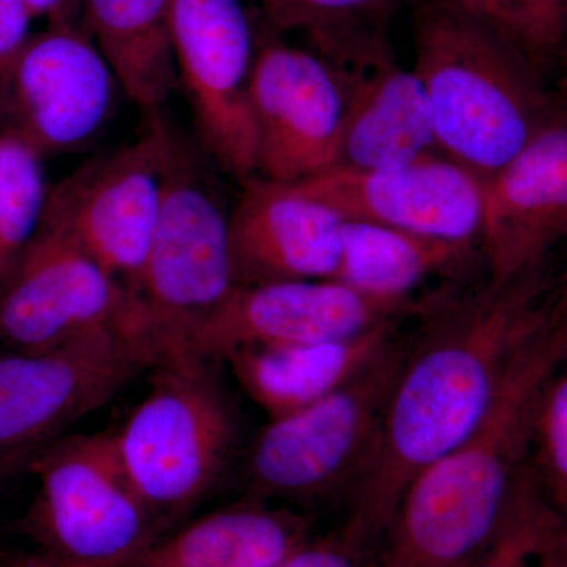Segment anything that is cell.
Here are the masks:
<instances>
[{
  "label": "cell",
  "mask_w": 567,
  "mask_h": 567,
  "mask_svg": "<svg viewBox=\"0 0 567 567\" xmlns=\"http://www.w3.org/2000/svg\"><path fill=\"white\" fill-rule=\"evenodd\" d=\"M544 271L450 297L406 341L371 458L353 484L341 539L385 536L406 487L480 427L511 364L554 316Z\"/></svg>",
  "instance_id": "cell-1"
},
{
  "label": "cell",
  "mask_w": 567,
  "mask_h": 567,
  "mask_svg": "<svg viewBox=\"0 0 567 567\" xmlns=\"http://www.w3.org/2000/svg\"><path fill=\"white\" fill-rule=\"evenodd\" d=\"M565 364L567 324L555 308L480 427L406 487L377 567H458L486 547L527 465L540 391Z\"/></svg>",
  "instance_id": "cell-2"
},
{
  "label": "cell",
  "mask_w": 567,
  "mask_h": 567,
  "mask_svg": "<svg viewBox=\"0 0 567 567\" xmlns=\"http://www.w3.org/2000/svg\"><path fill=\"white\" fill-rule=\"evenodd\" d=\"M413 52L440 153L483 183L516 158L557 107L558 95L527 52L453 7L420 0Z\"/></svg>",
  "instance_id": "cell-3"
},
{
  "label": "cell",
  "mask_w": 567,
  "mask_h": 567,
  "mask_svg": "<svg viewBox=\"0 0 567 567\" xmlns=\"http://www.w3.org/2000/svg\"><path fill=\"white\" fill-rule=\"evenodd\" d=\"M235 287L229 213L181 145L147 262L126 293L118 327L152 368L189 357L194 334Z\"/></svg>",
  "instance_id": "cell-4"
},
{
  "label": "cell",
  "mask_w": 567,
  "mask_h": 567,
  "mask_svg": "<svg viewBox=\"0 0 567 567\" xmlns=\"http://www.w3.org/2000/svg\"><path fill=\"white\" fill-rule=\"evenodd\" d=\"M151 386L114 434L133 491L162 528L221 477L237 417L213 363L174 358L152 368Z\"/></svg>",
  "instance_id": "cell-5"
},
{
  "label": "cell",
  "mask_w": 567,
  "mask_h": 567,
  "mask_svg": "<svg viewBox=\"0 0 567 567\" xmlns=\"http://www.w3.org/2000/svg\"><path fill=\"white\" fill-rule=\"evenodd\" d=\"M28 470L39 492L22 528L44 557L128 567L158 539L162 528L123 472L112 431L59 436Z\"/></svg>",
  "instance_id": "cell-6"
},
{
  "label": "cell",
  "mask_w": 567,
  "mask_h": 567,
  "mask_svg": "<svg viewBox=\"0 0 567 567\" xmlns=\"http://www.w3.org/2000/svg\"><path fill=\"white\" fill-rule=\"evenodd\" d=\"M156 112L140 140L89 159L50 189L41 221L69 234L126 293L147 262L181 147Z\"/></svg>",
  "instance_id": "cell-7"
},
{
  "label": "cell",
  "mask_w": 567,
  "mask_h": 567,
  "mask_svg": "<svg viewBox=\"0 0 567 567\" xmlns=\"http://www.w3.org/2000/svg\"><path fill=\"white\" fill-rule=\"evenodd\" d=\"M406 341L334 393L271 417L245 458L248 498L311 499L353 476L371 458Z\"/></svg>",
  "instance_id": "cell-8"
},
{
  "label": "cell",
  "mask_w": 567,
  "mask_h": 567,
  "mask_svg": "<svg viewBox=\"0 0 567 567\" xmlns=\"http://www.w3.org/2000/svg\"><path fill=\"white\" fill-rule=\"evenodd\" d=\"M151 368L118 324L51 349L0 352V451L54 442Z\"/></svg>",
  "instance_id": "cell-9"
},
{
  "label": "cell",
  "mask_w": 567,
  "mask_h": 567,
  "mask_svg": "<svg viewBox=\"0 0 567 567\" xmlns=\"http://www.w3.org/2000/svg\"><path fill=\"white\" fill-rule=\"evenodd\" d=\"M178 80L204 147L238 181L256 171L251 76L256 43L240 0H174Z\"/></svg>",
  "instance_id": "cell-10"
},
{
  "label": "cell",
  "mask_w": 567,
  "mask_h": 567,
  "mask_svg": "<svg viewBox=\"0 0 567 567\" xmlns=\"http://www.w3.org/2000/svg\"><path fill=\"white\" fill-rule=\"evenodd\" d=\"M346 110L344 78L331 63L281 40L260 44L251 76L254 175L300 183L334 169Z\"/></svg>",
  "instance_id": "cell-11"
},
{
  "label": "cell",
  "mask_w": 567,
  "mask_h": 567,
  "mask_svg": "<svg viewBox=\"0 0 567 567\" xmlns=\"http://www.w3.org/2000/svg\"><path fill=\"white\" fill-rule=\"evenodd\" d=\"M10 130L43 155L87 147L111 121L117 78L87 32L55 22L0 70Z\"/></svg>",
  "instance_id": "cell-12"
},
{
  "label": "cell",
  "mask_w": 567,
  "mask_h": 567,
  "mask_svg": "<svg viewBox=\"0 0 567 567\" xmlns=\"http://www.w3.org/2000/svg\"><path fill=\"white\" fill-rule=\"evenodd\" d=\"M435 308L385 303L334 279L235 287L194 334L188 354L215 363L248 347L342 341Z\"/></svg>",
  "instance_id": "cell-13"
},
{
  "label": "cell",
  "mask_w": 567,
  "mask_h": 567,
  "mask_svg": "<svg viewBox=\"0 0 567 567\" xmlns=\"http://www.w3.org/2000/svg\"><path fill=\"white\" fill-rule=\"evenodd\" d=\"M125 289L69 234L41 223L0 281V352L44 350L121 323Z\"/></svg>",
  "instance_id": "cell-14"
},
{
  "label": "cell",
  "mask_w": 567,
  "mask_h": 567,
  "mask_svg": "<svg viewBox=\"0 0 567 567\" xmlns=\"http://www.w3.org/2000/svg\"><path fill=\"white\" fill-rule=\"evenodd\" d=\"M298 185L344 221L481 248L484 183L442 153L394 169L338 166Z\"/></svg>",
  "instance_id": "cell-15"
},
{
  "label": "cell",
  "mask_w": 567,
  "mask_h": 567,
  "mask_svg": "<svg viewBox=\"0 0 567 567\" xmlns=\"http://www.w3.org/2000/svg\"><path fill=\"white\" fill-rule=\"evenodd\" d=\"M567 238V103L516 158L484 182L481 254L487 281H517L544 271L551 249Z\"/></svg>",
  "instance_id": "cell-16"
},
{
  "label": "cell",
  "mask_w": 567,
  "mask_h": 567,
  "mask_svg": "<svg viewBox=\"0 0 567 567\" xmlns=\"http://www.w3.org/2000/svg\"><path fill=\"white\" fill-rule=\"evenodd\" d=\"M229 213L237 287L336 279L344 219L298 183L252 175Z\"/></svg>",
  "instance_id": "cell-17"
},
{
  "label": "cell",
  "mask_w": 567,
  "mask_h": 567,
  "mask_svg": "<svg viewBox=\"0 0 567 567\" xmlns=\"http://www.w3.org/2000/svg\"><path fill=\"white\" fill-rule=\"evenodd\" d=\"M338 71L347 92L338 166L394 169L440 153L423 84L413 69L399 63L390 41Z\"/></svg>",
  "instance_id": "cell-18"
},
{
  "label": "cell",
  "mask_w": 567,
  "mask_h": 567,
  "mask_svg": "<svg viewBox=\"0 0 567 567\" xmlns=\"http://www.w3.org/2000/svg\"><path fill=\"white\" fill-rule=\"evenodd\" d=\"M395 327L342 341L248 347L227 354L224 363L271 420L315 404L363 374L398 344Z\"/></svg>",
  "instance_id": "cell-19"
},
{
  "label": "cell",
  "mask_w": 567,
  "mask_h": 567,
  "mask_svg": "<svg viewBox=\"0 0 567 567\" xmlns=\"http://www.w3.org/2000/svg\"><path fill=\"white\" fill-rule=\"evenodd\" d=\"M309 540L301 514L248 498L159 536L128 567H276Z\"/></svg>",
  "instance_id": "cell-20"
},
{
  "label": "cell",
  "mask_w": 567,
  "mask_h": 567,
  "mask_svg": "<svg viewBox=\"0 0 567 567\" xmlns=\"http://www.w3.org/2000/svg\"><path fill=\"white\" fill-rule=\"evenodd\" d=\"M481 248L361 221H344L334 281L385 303L431 308L450 295H420L435 278L464 274ZM483 256V254H481Z\"/></svg>",
  "instance_id": "cell-21"
},
{
  "label": "cell",
  "mask_w": 567,
  "mask_h": 567,
  "mask_svg": "<svg viewBox=\"0 0 567 567\" xmlns=\"http://www.w3.org/2000/svg\"><path fill=\"white\" fill-rule=\"evenodd\" d=\"M85 32L121 89L155 112L181 85L173 44L174 0H81Z\"/></svg>",
  "instance_id": "cell-22"
},
{
  "label": "cell",
  "mask_w": 567,
  "mask_h": 567,
  "mask_svg": "<svg viewBox=\"0 0 567 567\" xmlns=\"http://www.w3.org/2000/svg\"><path fill=\"white\" fill-rule=\"evenodd\" d=\"M398 0H262L265 18L276 32L303 33L323 61L344 65L377 40Z\"/></svg>",
  "instance_id": "cell-23"
},
{
  "label": "cell",
  "mask_w": 567,
  "mask_h": 567,
  "mask_svg": "<svg viewBox=\"0 0 567 567\" xmlns=\"http://www.w3.org/2000/svg\"><path fill=\"white\" fill-rule=\"evenodd\" d=\"M566 533L565 517L527 462L518 473L498 527L468 567H559Z\"/></svg>",
  "instance_id": "cell-24"
},
{
  "label": "cell",
  "mask_w": 567,
  "mask_h": 567,
  "mask_svg": "<svg viewBox=\"0 0 567 567\" xmlns=\"http://www.w3.org/2000/svg\"><path fill=\"white\" fill-rule=\"evenodd\" d=\"M48 194L40 153L13 130L0 133V281L39 233Z\"/></svg>",
  "instance_id": "cell-25"
},
{
  "label": "cell",
  "mask_w": 567,
  "mask_h": 567,
  "mask_svg": "<svg viewBox=\"0 0 567 567\" xmlns=\"http://www.w3.org/2000/svg\"><path fill=\"white\" fill-rule=\"evenodd\" d=\"M528 464L567 524V364L537 399Z\"/></svg>",
  "instance_id": "cell-26"
},
{
  "label": "cell",
  "mask_w": 567,
  "mask_h": 567,
  "mask_svg": "<svg viewBox=\"0 0 567 567\" xmlns=\"http://www.w3.org/2000/svg\"><path fill=\"white\" fill-rule=\"evenodd\" d=\"M533 61L544 69L557 58L565 0H516Z\"/></svg>",
  "instance_id": "cell-27"
},
{
  "label": "cell",
  "mask_w": 567,
  "mask_h": 567,
  "mask_svg": "<svg viewBox=\"0 0 567 567\" xmlns=\"http://www.w3.org/2000/svg\"><path fill=\"white\" fill-rule=\"evenodd\" d=\"M429 2L453 7V9L464 11L466 14H472V17L477 18V20L487 22L488 25H492V28L496 29L499 33H503L507 39L513 40L520 50L527 52L529 59L533 61L532 54H529L528 51L524 22H522L520 13H518L516 0H429Z\"/></svg>",
  "instance_id": "cell-28"
},
{
  "label": "cell",
  "mask_w": 567,
  "mask_h": 567,
  "mask_svg": "<svg viewBox=\"0 0 567 567\" xmlns=\"http://www.w3.org/2000/svg\"><path fill=\"white\" fill-rule=\"evenodd\" d=\"M276 567H368L363 548L352 546L344 539H328L323 543L309 540Z\"/></svg>",
  "instance_id": "cell-29"
},
{
  "label": "cell",
  "mask_w": 567,
  "mask_h": 567,
  "mask_svg": "<svg viewBox=\"0 0 567 567\" xmlns=\"http://www.w3.org/2000/svg\"><path fill=\"white\" fill-rule=\"evenodd\" d=\"M32 18L25 0H0V70L13 61L29 40Z\"/></svg>",
  "instance_id": "cell-30"
},
{
  "label": "cell",
  "mask_w": 567,
  "mask_h": 567,
  "mask_svg": "<svg viewBox=\"0 0 567 567\" xmlns=\"http://www.w3.org/2000/svg\"><path fill=\"white\" fill-rule=\"evenodd\" d=\"M32 17L50 18L55 22H69L71 10L80 6L81 0H25Z\"/></svg>",
  "instance_id": "cell-31"
},
{
  "label": "cell",
  "mask_w": 567,
  "mask_h": 567,
  "mask_svg": "<svg viewBox=\"0 0 567 567\" xmlns=\"http://www.w3.org/2000/svg\"><path fill=\"white\" fill-rule=\"evenodd\" d=\"M43 447V446H41ZM41 447H32V450L0 451V486L18 473L29 468L32 457L41 450Z\"/></svg>",
  "instance_id": "cell-32"
},
{
  "label": "cell",
  "mask_w": 567,
  "mask_h": 567,
  "mask_svg": "<svg viewBox=\"0 0 567 567\" xmlns=\"http://www.w3.org/2000/svg\"><path fill=\"white\" fill-rule=\"evenodd\" d=\"M0 567H115V566H82V565H70V563L58 561V559H52L44 557V555L39 554H29V555H20V557H13L10 559H6Z\"/></svg>",
  "instance_id": "cell-33"
},
{
  "label": "cell",
  "mask_w": 567,
  "mask_h": 567,
  "mask_svg": "<svg viewBox=\"0 0 567 567\" xmlns=\"http://www.w3.org/2000/svg\"><path fill=\"white\" fill-rule=\"evenodd\" d=\"M555 306H557L558 315L561 316V319L567 323V264L561 282H559L557 297H555Z\"/></svg>",
  "instance_id": "cell-34"
},
{
  "label": "cell",
  "mask_w": 567,
  "mask_h": 567,
  "mask_svg": "<svg viewBox=\"0 0 567 567\" xmlns=\"http://www.w3.org/2000/svg\"><path fill=\"white\" fill-rule=\"evenodd\" d=\"M558 59H561L567 69V2L563 10L561 35H559Z\"/></svg>",
  "instance_id": "cell-35"
},
{
  "label": "cell",
  "mask_w": 567,
  "mask_h": 567,
  "mask_svg": "<svg viewBox=\"0 0 567 567\" xmlns=\"http://www.w3.org/2000/svg\"><path fill=\"white\" fill-rule=\"evenodd\" d=\"M558 95L561 96V99L567 103V78L565 84H563L561 92H559Z\"/></svg>",
  "instance_id": "cell-36"
},
{
  "label": "cell",
  "mask_w": 567,
  "mask_h": 567,
  "mask_svg": "<svg viewBox=\"0 0 567 567\" xmlns=\"http://www.w3.org/2000/svg\"><path fill=\"white\" fill-rule=\"evenodd\" d=\"M458 567H468V565H464V566H458Z\"/></svg>",
  "instance_id": "cell-37"
},
{
  "label": "cell",
  "mask_w": 567,
  "mask_h": 567,
  "mask_svg": "<svg viewBox=\"0 0 567 567\" xmlns=\"http://www.w3.org/2000/svg\"><path fill=\"white\" fill-rule=\"evenodd\" d=\"M567 2V0H565V3Z\"/></svg>",
  "instance_id": "cell-38"
},
{
  "label": "cell",
  "mask_w": 567,
  "mask_h": 567,
  "mask_svg": "<svg viewBox=\"0 0 567 567\" xmlns=\"http://www.w3.org/2000/svg\"><path fill=\"white\" fill-rule=\"evenodd\" d=\"M567 525V524H566Z\"/></svg>",
  "instance_id": "cell-39"
}]
</instances>
